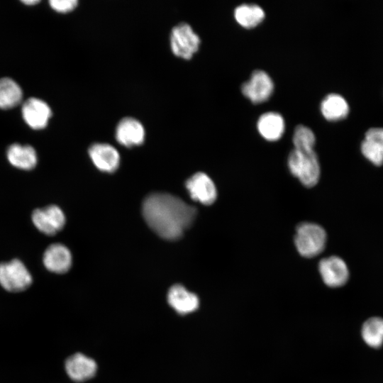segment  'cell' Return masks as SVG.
Segmentation results:
<instances>
[{"label": "cell", "instance_id": "obj_1", "mask_svg": "<svg viewBox=\"0 0 383 383\" xmlns=\"http://www.w3.org/2000/svg\"><path fill=\"white\" fill-rule=\"evenodd\" d=\"M143 218L148 226L161 238H180L195 220L196 209L181 199L167 193H152L143 201Z\"/></svg>", "mask_w": 383, "mask_h": 383}, {"label": "cell", "instance_id": "obj_2", "mask_svg": "<svg viewBox=\"0 0 383 383\" xmlns=\"http://www.w3.org/2000/svg\"><path fill=\"white\" fill-rule=\"evenodd\" d=\"M287 165L290 172L306 187H314L321 175L320 164L314 150L294 149L289 155Z\"/></svg>", "mask_w": 383, "mask_h": 383}, {"label": "cell", "instance_id": "obj_3", "mask_svg": "<svg viewBox=\"0 0 383 383\" xmlns=\"http://www.w3.org/2000/svg\"><path fill=\"white\" fill-rule=\"evenodd\" d=\"M326 240V232L318 224L304 222L296 227L294 243L297 251L303 257L311 258L321 253Z\"/></svg>", "mask_w": 383, "mask_h": 383}, {"label": "cell", "instance_id": "obj_4", "mask_svg": "<svg viewBox=\"0 0 383 383\" xmlns=\"http://www.w3.org/2000/svg\"><path fill=\"white\" fill-rule=\"evenodd\" d=\"M170 39L173 54L184 60L193 57L198 51L201 43L198 34L185 22L179 23L172 28Z\"/></svg>", "mask_w": 383, "mask_h": 383}, {"label": "cell", "instance_id": "obj_5", "mask_svg": "<svg viewBox=\"0 0 383 383\" xmlns=\"http://www.w3.org/2000/svg\"><path fill=\"white\" fill-rule=\"evenodd\" d=\"M32 283V276L18 259L0 264V284L11 292H22Z\"/></svg>", "mask_w": 383, "mask_h": 383}, {"label": "cell", "instance_id": "obj_6", "mask_svg": "<svg viewBox=\"0 0 383 383\" xmlns=\"http://www.w3.org/2000/svg\"><path fill=\"white\" fill-rule=\"evenodd\" d=\"M274 90V82L265 71L256 70L250 79L241 85V92L251 102L259 104L267 101Z\"/></svg>", "mask_w": 383, "mask_h": 383}, {"label": "cell", "instance_id": "obj_7", "mask_svg": "<svg viewBox=\"0 0 383 383\" xmlns=\"http://www.w3.org/2000/svg\"><path fill=\"white\" fill-rule=\"evenodd\" d=\"M32 221L42 233L52 235L62 230L65 223L63 211L56 205L37 209L33 211Z\"/></svg>", "mask_w": 383, "mask_h": 383}, {"label": "cell", "instance_id": "obj_8", "mask_svg": "<svg viewBox=\"0 0 383 383\" xmlns=\"http://www.w3.org/2000/svg\"><path fill=\"white\" fill-rule=\"evenodd\" d=\"M318 270L323 282L330 287H340L349 279V270L345 261L338 256L321 260Z\"/></svg>", "mask_w": 383, "mask_h": 383}, {"label": "cell", "instance_id": "obj_9", "mask_svg": "<svg viewBox=\"0 0 383 383\" xmlns=\"http://www.w3.org/2000/svg\"><path fill=\"white\" fill-rule=\"evenodd\" d=\"M185 186L191 198L204 205H211L216 199L217 190L212 179L204 172H196L189 178Z\"/></svg>", "mask_w": 383, "mask_h": 383}, {"label": "cell", "instance_id": "obj_10", "mask_svg": "<svg viewBox=\"0 0 383 383\" xmlns=\"http://www.w3.org/2000/svg\"><path fill=\"white\" fill-rule=\"evenodd\" d=\"M145 135L143 125L133 117L122 118L116 128V140L128 148L141 145L144 141Z\"/></svg>", "mask_w": 383, "mask_h": 383}, {"label": "cell", "instance_id": "obj_11", "mask_svg": "<svg viewBox=\"0 0 383 383\" xmlns=\"http://www.w3.org/2000/svg\"><path fill=\"white\" fill-rule=\"evenodd\" d=\"M65 368L72 380L81 382L92 378L95 375L97 371V365L92 358L77 353L66 360Z\"/></svg>", "mask_w": 383, "mask_h": 383}, {"label": "cell", "instance_id": "obj_12", "mask_svg": "<svg viewBox=\"0 0 383 383\" xmlns=\"http://www.w3.org/2000/svg\"><path fill=\"white\" fill-rule=\"evenodd\" d=\"M22 115L26 123L33 129L44 128L52 116L50 106L41 99L30 98L22 106Z\"/></svg>", "mask_w": 383, "mask_h": 383}, {"label": "cell", "instance_id": "obj_13", "mask_svg": "<svg viewBox=\"0 0 383 383\" xmlns=\"http://www.w3.org/2000/svg\"><path fill=\"white\" fill-rule=\"evenodd\" d=\"M88 152L94 165L101 171L113 172L118 167L119 153L108 143H94L89 147Z\"/></svg>", "mask_w": 383, "mask_h": 383}, {"label": "cell", "instance_id": "obj_14", "mask_svg": "<svg viewBox=\"0 0 383 383\" xmlns=\"http://www.w3.org/2000/svg\"><path fill=\"white\" fill-rule=\"evenodd\" d=\"M167 301L170 306L181 315L192 313L199 306L197 295L181 284H174L170 287L167 293Z\"/></svg>", "mask_w": 383, "mask_h": 383}, {"label": "cell", "instance_id": "obj_15", "mask_svg": "<svg viewBox=\"0 0 383 383\" xmlns=\"http://www.w3.org/2000/svg\"><path fill=\"white\" fill-rule=\"evenodd\" d=\"M43 261L45 267L50 272L62 274L67 272L72 265V255L64 245L54 243L45 250Z\"/></svg>", "mask_w": 383, "mask_h": 383}, {"label": "cell", "instance_id": "obj_16", "mask_svg": "<svg viewBox=\"0 0 383 383\" xmlns=\"http://www.w3.org/2000/svg\"><path fill=\"white\" fill-rule=\"evenodd\" d=\"M363 155L375 165L383 164V127H372L361 143Z\"/></svg>", "mask_w": 383, "mask_h": 383}, {"label": "cell", "instance_id": "obj_17", "mask_svg": "<svg viewBox=\"0 0 383 383\" xmlns=\"http://www.w3.org/2000/svg\"><path fill=\"white\" fill-rule=\"evenodd\" d=\"M257 128L262 138L268 141H277L284 134L285 123L282 116L274 111L262 114L257 122Z\"/></svg>", "mask_w": 383, "mask_h": 383}, {"label": "cell", "instance_id": "obj_18", "mask_svg": "<svg viewBox=\"0 0 383 383\" xmlns=\"http://www.w3.org/2000/svg\"><path fill=\"white\" fill-rule=\"evenodd\" d=\"M6 155L13 166L21 170H32L37 164L36 152L28 145L13 144L9 147Z\"/></svg>", "mask_w": 383, "mask_h": 383}, {"label": "cell", "instance_id": "obj_19", "mask_svg": "<svg viewBox=\"0 0 383 383\" xmlns=\"http://www.w3.org/2000/svg\"><path fill=\"white\" fill-rule=\"evenodd\" d=\"M320 109L323 117L328 121L345 118L349 112L347 100L340 94L331 93L321 101Z\"/></svg>", "mask_w": 383, "mask_h": 383}, {"label": "cell", "instance_id": "obj_20", "mask_svg": "<svg viewBox=\"0 0 383 383\" xmlns=\"http://www.w3.org/2000/svg\"><path fill=\"white\" fill-rule=\"evenodd\" d=\"M265 13L261 6L255 4H243L234 10V18L242 27L251 28L257 26L265 18Z\"/></svg>", "mask_w": 383, "mask_h": 383}, {"label": "cell", "instance_id": "obj_21", "mask_svg": "<svg viewBox=\"0 0 383 383\" xmlns=\"http://www.w3.org/2000/svg\"><path fill=\"white\" fill-rule=\"evenodd\" d=\"M361 335L364 342L370 347L379 348L383 345V318L372 316L362 324Z\"/></svg>", "mask_w": 383, "mask_h": 383}, {"label": "cell", "instance_id": "obj_22", "mask_svg": "<svg viewBox=\"0 0 383 383\" xmlns=\"http://www.w3.org/2000/svg\"><path fill=\"white\" fill-rule=\"evenodd\" d=\"M23 92L20 86L12 79H0V108L9 109L18 105L22 99Z\"/></svg>", "mask_w": 383, "mask_h": 383}, {"label": "cell", "instance_id": "obj_23", "mask_svg": "<svg viewBox=\"0 0 383 383\" xmlns=\"http://www.w3.org/2000/svg\"><path fill=\"white\" fill-rule=\"evenodd\" d=\"M292 142L294 149L301 151L314 150L316 136L313 131L302 124L298 125L293 133Z\"/></svg>", "mask_w": 383, "mask_h": 383}, {"label": "cell", "instance_id": "obj_24", "mask_svg": "<svg viewBox=\"0 0 383 383\" xmlns=\"http://www.w3.org/2000/svg\"><path fill=\"white\" fill-rule=\"evenodd\" d=\"M50 6L56 11L65 13L72 11L77 5V0H50Z\"/></svg>", "mask_w": 383, "mask_h": 383}, {"label": "cell", "instance_id": "obj_25", "mask_svg": "<svg viewBox=\"0 0 383 383\" xmlns=\"http://www.w3.org/2000/svg\"><path fill=\"white\" fill-rule=\"evenodd\" d=\"M26 5H33L39 3L38 0H23L22 1Z\"/></svg>", "mask_w": 383, "mask_h": 383}]
</instances>
